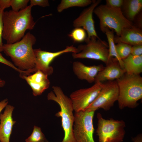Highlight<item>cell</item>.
<instances>
[{
  "instance_id": "cell-1",
  "label": "cell",
  "mask_w": 142,
  "mask_h": 142,
  "mask_svg": "<svg viewBox=\"0 0 142 142\" xmlns=\"http://www.w3.org/2000/svg\"><path fill=\"white\" fill-rule=\"evenodd\" d=\"M32 7L29 5L18 12L11 10L3 12L2 38L6 44L19 41L27 30L33 29L36 23L31 13Z\"/></svg>"
},
{
  "instance_id": "cell-2",
  "label": "cell",
  "mask_w": 142,
  "mask_h": 142,
  "mask_svg": "<svg viewBox=\"0 0 142 142\" xmlns=\"http://www.w3.org/2000/svg\"><path fill=\"white\" fill-rule=\"evenodd\" d=\"M36 38L30 32H27L19 41L11 44H3V51L9 57L19 69L23 71L34 69L36 57L33 46Z\"/></svg>"
},
{
  "instance_id": "cell-3",
  "label": "cell",
  "mask_w": 142,
  "mask_h": 142,
  "mask_svg": "<svg viewBox=\"0 0 142 142\" xmlns=\"http://www.w3.org/2000/svg\"><path fill=\"white\" fill-rule=\"evenodd\" d=\"M52 88L53 91L48 94L47 98L56 102L60 107V111L55 114V116L61 118L64 133V138L61 142H75L73 132L74 116L71 99L59 87L53 86Z\"/></svg>"
},
{
  "instance_id": "cell-4",
  "label": "cell",
  "mask_w": 142,
  "mask_h": 142,
  "mask_svg": "<svg viewBox=\"0 0 142 142\" xmlns=\"http://www.w3.org/2000/svg\"><path fill=\"white\" fill-rule=\"evenodd\" d=\"M119 89V108H134L142 98V78L140 75L126 73L116 80Z\"/></svg>"
},
{
  "instance_id": "cell-5",
  "label": "cell",
  "mask_w": 142,
  "mask_h": 142,
  "mask_svg": "<svg viewBox=\"0 0 142 142\" xmlns=\"http://www.w3.org/2000/svg\"><path fill=\"white\" fill-rule=\"evenodd\" d=\"M93 12L99 19L100 29L104 33L106 29H110L114 30L119 36L124 29L133 26L131 22L124 16L121 8L102 4L97 6Z\"/></svg>"
},
{
  "instance_id": "cell-6",
  "label": "cell",
  "mask_w": 142,
  "mask_h": 142,
  "mask_svg": "<svg viewBox=\"0 0 142 142\" xmlns=\"http://www.w3.org/2000/svg\"><path fill=\"white\" fill-rule=\"evenodd\" d=\"M97 127L96 132L98 142H122L125 131V122L111 118H104L101 114H97Z\"/></svg>"
},
{
  "instance_id": "cell-7",
  "label": "cell",
  "mask_w": 142,
  "mask_h": 142,
  "mask_svg": "<svg viewBox=\"0 0 142 142\" xmlns=\"http://www.w3.org/2000/svg\"><path fill=\"white\" fill-rule=\"evenodd\" d=\"M86 44L79 45L78 52L72 53L73 58H88L100 60L107 64L110 59L107 43L95 37L91 38L85 41Z\"/></svg>"
},
{
  "instance_id": "cell-8",
  "label": "cell",
  "mask_w": 142,
  "mask_h": 142,
  "mask_svg": "<svg viewBox=\"0 0 142 142\" xmlns=\"http://www.w3.org/2000/svg\"><path fill=\"white\" fill-rule=\"evenodd\" d=\"M95 111L75 112L73 132L75 142H95L93 118Z\"/></svg>"
},
{
  "instance_id": "cell-9",
  "label": "cell",
  "mask_w": 142,
  "mask_h": 142,
  "mask_svg": "<svg viewBox=\"0 0 142 142\" xmlns=\"http://www.w3.org/2000/svg\"><path fill=\"white\" fill-rule=\"evenodd\" d=\"M118 96L119 89L116 80L102 83L98 95L85 111H95L99 109L108 110L118 100Z\"/></svg>"
},
{
  "instance_id": "cell-10",
  "label": "cell",
  "mask_w": 142,
  "mask_h": 142,
  "mask_svg": "<svg viewBox=\"0 0 142 142\" xmlns=\"http://www.w3.org/2000/svg\"><path fill=\"white\" fill-rule=\"evenodd\" d=\"M102 83L99 82L95 83L90 87L80 89L70 94V98L75 112L85 110L98 95Z\"/></svg>"
},
{
  "instance_id": "cell-11",
  "label": "cell",
  "mask_w": 142,
  "mask_h": 142,
  "mask_svg": "<svg viewBox=\"0 0 142 142\" xmlns=\"http://www.w3.org/2000/svg\"><path fill=\"white\" fill-rule=\"evenodd\" d=\"M34 51L36 59L34 69L35 72L40 70L48 76L53 73V68L50 65L55 58L66 53H76L78 50L77 48L72 45L67 46L63 50L55 52L45 51L40 49H34Z\"/></svg>"
},
{
  "instance_id": "cell-12",
  "label": "cell",
  "mask_w": 142,
  "mask_h": 142,
  "mask_svg": "<svg viewBox=\"0 0 142 142\" xmlns=\"http://www.w3.org/2000/svg\"><path fill=\"white\" fill-rule=\"evenodd\" d=\"M101 0H93L90 6L85 9L80 16L73 22V26L75 28L83 27L87 32L88 36L85 41L88 40L91 38L95 37L100 39L95 30L93 13L95 8L101 2Z\"/></svg>"
},
{
  "instance_id": "cell-13",
  "label": "cell",
  "mask_w": 142,
  "mask_h": 142,
  "mask_svg": "<svg viewBox=\"0 0 142 142\" xmlns=\"http://www.w3.org/2000/svg\"><path fill=\"white\" fill-rule=\"evenodd\" d=\"M106 66L98 73L95 77V83L117 80L125 73L124 69L120 65L118 60L112 57Z\"/></svg>"
},
{
  "instance_id": "cell-14",
  "label": "cell",
  "mask_w": 142,
  "mask_h": 142,
  "mask_svg": "<svg viewBox=\"0 0 142 142\" xmlns=\"http://www.w3.org/2000/svg\"><path fill=\"white\" fill-rule=\"evenodd\" d=\"M32 74L20 75L24 79L31 87L33 95H39L49 87L50 82L48 75L42 71L38 70Z\"/></svg>"
},
{
  "instance_id": "cell-15",
  "label": "cell",
  "mask_w": 142,
  "mask_h": 142,
  "mask_svg": "<svg viewBox=\"0 0 142 142\" xmlns=\"http://www.w3.org/2000/svg\"><path fill=\"white\" fill-rule=\"evenodd\" d=\"M14 106L8 104L0 115V142H10L13 126L16 122L12 117Z\"/></svg>"
},
{
  "instance_id": "cell-16",
  "label": "cell",
  "mask_w": 142,
  "mask_h": 142,
  "mask_svg": "<svg viewBox=\"0 0 142 142\" xmlns=\"http://www.w3.org/2000/svg\"><path fill=\"white\" fill-rule=\"evenodd\" d=\"M104 67L101 64L87 66L79 61L74 62L72 65L73 71L77 78L80 80H86L89 83L94 82L98 73Z\"/></svg>"
},
{
  "instance_id": "cell-17",
  "label": "cell",
  "mask_w": 142,
  "mask_h": 142,
  "mask_svg": "<svg viewBox=\"0 0 142 142\" xmlns=\"http://www.w3.org/2000/svg\"><path fill=\"white\" fill-rule=\"evenodd\" d=\"M115 43H122L133 46L142 44V33L134 26L124 29L120 35L114 37Z\"/></svg>"
},
{
  "instance_id": "cell-18",
  "label": "cell",
  "mask_w": 142,
  "mask_h": 142,
  "mask_svg": "<svg viewBox=\"0 0 142 142\" xmlns=\"http://www.w3.org/2000/svg\"><path fill=\"white\" fill-rule=\"evenodd\" d=\"M126 73L139 75L142 72V55L135 56L130 54L122 60Z\"/></svg>"
},
{
  "instance_id": "cell-19",
  "label": "cell",
  "mask_w": 142,
  "mask_h": 142,
  "mask_svg": "<svg viewBox=\"0 0 142 142\" xmlns=\"http://www.w3.org/2000/svg\"><path fill=\"white\" fill-rule=\"evenodd\" d=\"M125 11L127 19L130 21L133 20L142 8V0L124 1Z\"/></svg>"
},
{
  "instance_id": "cell-20",
  "label": "cell",
  "mask_w": 142,
  "mask_h": 142,
  "mask_svg": "<svg viewBox=\"0 0 142 142\" xmlns=\"http://www.w3.org/2000/svg\"><path fill=\"white\" fill-rule=\"evenodd\" d=\"M104 33L106 35L108 42L109 58L110 59L113 57H114L118 60L121 66L124 68L123 61L119 57L116 50L114 41L113 30L112 29L110 30V29H107Z\"/></svg>"
},
{
  "instance_id": "cell-21",
  "label": "cell",
  "mask_w": 142,
  "mask_h": 142,
  "mask_svg": "<svg viewBox=\"0 0 142 142\" xmlns=\"http://www.w3.org/2000/svg\"><path fill=\"white\" fill-rule=\"evenodd\" d=\"M91 0H62L57 7L58 12H61L64 9L73 7H84L91 4Z\"/></svg>"
},
{
  "instance_id": "cell-22",
  "label": "cell",
  "mask_w": 142,
  "mask_h": 142,
  "mask_svg": "<svg viewBox=\"0 0 142 142\" xmlns=\"http://www.w3.org/2000/svg\"><path fill=\"white\" fill-rule=\"evenodd\" d=\"M40 128L35 125L31 135L25 140V142H44L46 140Z\"/></svg>"
},
{
  "instance_id": "cell-23",
  "label": "cell",
  "mask_w": 142,
  "mask_h": 142,
  "mask_svg": "<svg viewBox=\"0 0 142 142\" xmlns=\"http://www.w3.org/2000/svg\"><path fill=\"white\" fill-rule=\"evenodd\" d=\"M10 6L9 0H0V52L3 51V44L2 41V34L3 25L2 16L4 10Z\"/></svg>"
},
{
  "instance_id": "cell-24",
  "label": "cell",
  "mask_w": 142,
  "mask_h": 142,
  "mask_svg": "<svg viewBox=\"0 0 142 142\" xmlns=\"http://www.w3.org/2000/svg\"><path fill=\"white\" fill-rule=\"evenodd\" d=\"M115 46L117 53L121 60L126 58L131 54V46L125 43H119L115 45Z\"/></svg>"
},
{
  "instance_id": "cell-25",
  "label": "cell",
  "mask_w": 142,
  "mask_h": 142,
  "mask_svg": "<svg viewBox=\"0 0 142 142\" xmlns=\"http://www.w3.org/2000/svg\"><path fill=\"white\" fill-rule=\"evenodd\" d=\"M69 37L75 42H80L86 39V33L85 30L80 27L75 28L69 34Z\"/></svg>"
},
{
  "instance_id": "cell-26",
  "label": "cell",
  "mask_w": 142,
  "mask_h": 142,
  "mask_svg": "<svg viewBox=\"0 0 142 142\" xmlns=\"http://www.w3.org/2000/svg\"><path fill=\"white\" fill-rule=\"evenodd\" d=\"M29 1V0H11L10 6L12 11L18 12L27 7Z\"/></svg>"
},
{
  "instance_id": "cell-27",
  "label": "cell",
  "mask_w": 142,
  "mask_h": 142,
  "mask_svg": "<svg viewBox=\"0 0 142 142\" xmlns=\"http://www.w3.org/2000/svg\"><path fill=\"white\" fill-rule=\"evenodd\" d=\"M0 63L6 64L13 68L16 71L19 72L20 74H24L25 73V71L21 70L16 67L12 63L8 60L3 57L0 52Z\"/></svg>"
},
{
  "instance_id": "cell-28",
  "label": "cell",
  "mask_w": 142,
  "mask_h": 142,
  "mask_svg": "<svg viewBox=\"0 0 142 142\" xmlns=\"http://www.w3.org/2000/svg\"><path fill=\"white\" fill-rule=\"evenodd\" d=\"M106 5L111 7L115 8H121L123 5L124 0H106Z\"/></svg>"
},
{
  "instance_id": "cell-29",
  "label": "cell",
  "mask_w": 142,
  "mask_h": 142,
  "mask_svg": "<svg viewBox=\"0 0 142 142\" xmlns=\"http://www.w3.org/2000/svg\"><path fill=\"white\" fill-rule=\"evenodd\" d=\"M30 5L32 7L33 6H38L43 7H45L49 6L48 0H31Z\"/></svg>"
},
{
  "instance_id": "cell-30",
  "label": "cell",
  "mask_w": 142,
  "mask_h": 142,
  "mask_svg": "<svg viewBox=\"0 0 142 142\" xmlns=\"http://www.w3.org/2000/svg\"><path fill=\"white\" fill-rule=\"evenodd\" d=\"M131 54L135 56L142 55V44L136 45L131 46Z\"/></svg>"
},
{
  "instance_id": "cell-31",
  "label": "cell",
  "mask_w": 142,
  "mask_h": 142,
  "mask_svg": "<svg viewBox=\"0 0 142 142\" xmlns=\"http://www.w3.org/2000/svg\"><path fill=\"white\" fill-rule=\"evenodd\" d=\"M8 100L7 99H5L0 102V115L2 110L8 105Z\"/></svg>"
},
{
  "instance_id": "cell-32",
  "label": "cell",
  "mask_w": 142,
  "mask_h": 142,
  "mask_svg": "<svg viewBox=\"0 0 142 142\" xmlns=\"http://www.w3.org/2000/svg\"><path fill=\"white\" fill-rule=\"evenodd\" d=\"M133 142H142V136L141 134L138 135L133 139Z\"/></svg>"
},
{
  "instance_id": "cell-33",
  "label": "cell",
  "mask_w": 142,
  "mask_h": 142,
  "mask_svg": "<svg viewBox=\"0 0 142 142\" xmlns=\"http://www.w3.org/2000/svg\"><path fill=\"white\" fill-rule=\"evenodd\" d=\"M6 83L5 81L0 78V87H3Z\"/></svg>"
},
{
  "instance_id": "cell-34",
  "label": "cell",
  "mask_w": 142,
  "mask_h": 142,
  "mask_svg": "<svg viewBox=\"0 0 142 142\" xmlns=\"http://www.w3.org/2000/svg\"><path fill=\"white\" fill-rule=\"evenodd\" d=\"M44 142H49L46 139Z\"/></svg>"
}]
</instances>
